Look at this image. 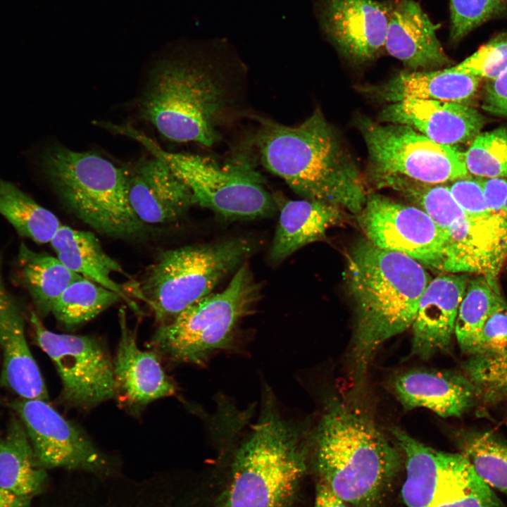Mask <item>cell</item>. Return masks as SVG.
Listing matches in <instances>:
<instances>
[{
  "label": "cell",
  "instance_id": "obj_3",
  "mask_svg": "<svg viewBox=\"0 0 507 507\" xmlns=\"http://www.w3.org/2000/svg\"><path fill=\"white\" fill-rule=\"evenodd\" d=\"M346 277L356 314L352 360L361 378L377 349L412 325L432 279L416 260L367 239L351 249Z\"/></svg>",
  "mask_w": 507,
  "mask_h": 507
},
{
  "label": "cell",
  "instance_id": "obj_31",
  "mask_svg": "<svg viewBox=\"0 0 507 507\" xmlns=\"http://www.w3.org/2000/svg\"><path fill=\"white\" fill-rule=\"evenodd\" d=\"M461 454L489 487L507 494V442L484 430H462L456 434Z\"/></svg>",
  "mask_w": 507,
  "mask_h": 507
},
{
  "label": "cell",
  "instance_id": "obj_2",
  "mask_svg": "<svg viewBox=\"0 0 507 507\" xmlns=\"http://www.w3.org/2000/svg\"><path fill=\"white\" fill-rule=\"evenodd\" d=\"M255 141L263 166L298 195L355 215L363 208L362 175L320 110L294 126L263 119Z\"/></svg>",
  "mask_w": 507,
  "mask_h": 507
},
{
  "label": "cell",
  "instance_id": "obj_1",
  "mask_svg": "<svg viewBox=\"0 0 507 507\" xmlns=\"http://www.w3.org/2000/svg\"><path fill=\"white\" fill-rule=\"evenodd\" d=\"M159 61L139 101L140 117L167 139L211 146L232 102L224 73L234 58L221 39L188 44Z\"/></svg>",
  "mask_w": 507,
  "mask_h": 507
},
{
  "label": "cell",
  "instance_id": "obj_41",
  "mask_svg": "<svg viewBox=\"0 0 507 507\" xmlns=\"http://www.w3.org/2000/svg\"><path fill=\"white\" fill-rule=\"evenodd\" d=\"M489 211L507 219V179L480 177Z\"/></svg>",
  "mask_w": 507,
  "mask_h": 507
},
{
  "label": "cell",
  "instance_id": "obj_38",
  "mask_svg": "<svg viewBox=\"0 0 507 507\" xmlns=\"http://www.w3.org/2000/svg\"><path fill=\"white\" fill-rule=\"evenodd\" d=\"M507 349V308L492 314L485 322L468 353L489 354Z\"/></svg>",
  "mask_w": 507,
  "mask_h": 507
},
{
  "label": "cell",
  "instance_id": "obj_15",
  "mask_svg": "<svg viewBox=\"0 0 507 507\" xmlns=\"http://www.w3.org/2000/svg\"><path fill=\"white\" fill-rule=\"evenodd\" d=\"M444 234L446 242L440 270L496 280L507 258V219L494 213L466 214Z\"/></svg>",
  "mask_w": 507,
  "mask_h": 507
},
{
  "label": "cell",
  "instance_id": "obj_7",
  "mask_svg": "<svg viewBox=\"0 0 507 507\" xmlns=\"http://www.w3.org/2000/svg\"><path fill=\"white\" fill-rule=\"evenodd\" d=\"M254 243L234 238L217 243L191 245L161 254L142 282L133 285L156 320L165 324L186 308L212 293L252 253Z\"/></svg>",
  "mask_w": 507,
  "mask_h": 507
},
{
  "label": "cell",
  "instance_id": "obj_43",
  "mask_svg": "<svg viewBox=\"0 0 507 507\" xmlns=\"http://www.w3.org/2000/svg\"><path fill=\"white\" fill-rule=\"evenodd\" d=\"M30 497L14 494L0 488V507H27Z\"/></svg>",
  "mask_w": 507,
  "mask_h": 507
},
{
  "label": "cell",
  "instance_id": "obj_44",
  "mask_svg": "<svg viewBox=\"0 0 507 507\" xmlns=\"http://www.w3.org/2000/svg\"><path fill=\"white\" fill-rule=\"evenodd\" d=\"M79 486H108V485H79ZM73 487H78V486H73ZM112 487V486H110Z\"/></svg>",
  "mask_w": 507,
  "mask_h": 507
},
{
  "label": "cell",
  "instance_id": "obj_40",
  "mask_svg": "<svg viewBox=\"0 0 507 507\" xmlns=\"http://www.w3.org/2000/svg\"><path fill=\"white\" fill-rule=\"evenodd\" d=\"M482 108L492 114L507 118V69L486 83Z\"/></svg>",
  "mask_w": 507,
  "mask_h": 507
},
{
  "label": "cell",
  "instance_id": "obj_29",
  "mask_svg": "<svg viewBox=\"0 0 507 507\" xmlns=\"http://www.w3.org/2000/svg\"><path fill=\"white\" fill-rule=\"evenodd\" d=\"M507 308L496 280L479 275L468 280L461 301L454 334L464 353L468 354L472 344L488 318Z\"/></svg>",
  "mask_w": 507,
  "mask_h": 507
},
{
  "label": "cell",
  "instance_id": "obj_11",
  "mask_svg": "<svg viewBox=\"0 0 507 507\" xmlns=\"http://www.w3.org/2000/svg\"><path fill=\"white\" fill-rule=\"evenodd\" d=\"M30 323L37 344L56 367L62 382L61 397L66 403L88 409L115 396L113 363L99 340L54 333L35 312Z\"/></svg>",
  "mask_w": 507,
  "mask_h": 507
},
{
  "label": "cell",
  "instance_id": "obj_21",
  "mask_svg": "<svg viewBox=\"0 0 507 507\" xmlns=\"http://www.w3.org/2000/svg\"><path fill=\"white\" fill-rule=\"evenodd\" d=\"M394 391L406 409L425 408L444 418L461 416L479 399L465 375L451 371L417 370L403 373L396 379Z\"/></svg>",
  "mask_w": 507,
  "mask_h": 507
},
{
  "label": "cell",
  "instance_id": "obj_20",
  "mask_svg": "<svg viewBox=\"0 0 507 507\" xmlns=\"http://www.w3.org/2000/svg\"><path fill=\"white\" fill-rule=\"evenodd\" d=\"M468 280L465 275L454 273L431 280L411 325L412 354L426 359L449 347Z\"/></svg>",
  "mask_w": 507,
  "mask_h": 507
},
{
  "label": "cell",
  "instance_id": "obj_30",
  "mask_svg": "<svg viewBox=\"0 0 507 507\" xmlns=\"http://www.w3.org/2000/svg\"><path fill=\"white\" fill-rule=\"evenodd\" d=\"M0 214L23 237L38 244L50 242L62 225L49 210L13 183L0 179Z\"/></svg>",
  "mask_w": 507,
  "mask_h": 507
},
{
  "label": "cell",
  "instance_id": "obj_8",
  "mask_svg": "<svg viewBox=\"0 0 507 507\" xmlns=\"http://www.w3.org/2000/svg\"><path fill=\"white\" fill-rule=\"evenodd\" d=\"M261 290L243 263L223 291L209 294L160 325L151 345L158 355L174 361L202 363L214 350L227 346L238 322L258 301Z\"/></svg>",
  "mask_w": 507,
  "mask_h": 507
},
{
  "label": "cell",
  "instance_id": "obj_42",
  "mask_svg": "<svg viewBox=\"0 0 507 507\" xmlns=\"http://www.w3.org/2000/svg\"><path fill=\"white\" fill-rule=\"evenodd\" d=\"M313 507H347L345 502L336 496L325 484L317 487Z\"/></svg>",
  "mask_w": 507,
  "mask_h": 507
},
{
  "label": "cell",
  "instance_id": "obj_24",
  "mask_svg": "<svg viewBox=\"0 0 507 507\" xmlns=\"http://www.w3.org/2000/svg\"><path fill=\"white\" fill-rule=\"evenodd\" d=\"M480 80L451 66L441 70L401 72L381 84L368 87L367 92L389 104L416 99L467 105L476 95Z\"/></svg>",
  "mask_w": 507,
  "mask_h": 507
},
{
  "label": "cell",
  "instance_id": "obj_35",
  "mask_svg": "<svg viewBox=\"0 0 507 507\" xmlns=\"http://www.w3.org/2000/svg\"><path fill=\"white\" fill-rule=\"evenodd\" d=\"M463 368L479 398L489 402L507 401V349L495 353L470 356Z\"/></svg>",
  "mask_w": 507,
  "mask_h": 507
},
{
  "label": "cell",
  "instance_id": "obj_32",
  "mask_svg": "<svg viewBox=\"0 0 507 507\" xmlns=\"http://www.w3.org/2000/svg\"><path fill=\"white\" fill-rule=\"evenodd\" d=\"M120 300L117 293L81 277L64 291L51 313L61 325L73 329Z\"/></svg>",
  "mask_w": 507,
  "mask_h": 507
},
{
  "label": "cell",
  "instance_id": "obj_37",
  "mask_svg": "<svg viewBox=\"0 0 507 507\" xmlns=\"http://www.w3.org/2000/svg\"><path fill=\"white\" fill-rule=\"evenodd\" d=\"M453 67L480 79L492 80L498 77L507 69V31L494 36Z\"/></svg>",
  "mask_w": 507,
  "mask_h": 507
},
{
  "label": "cell",
  "instance_id": "obj_22",
  "mask_svg": "<svg viewBox=\"0 0 507 507\" xmlns=\"http://www.w3.org/2000/svg\"><path fill=\"white\" fill-rule=\"evenodd\" d=\"M0 349L2 383L20 399L46 401V387L28 346L23 316L1 285Z\"/></svg>",
  "mask_w": 507,
  "mask_h": 507
},
{
  "label": "cell",
  "instance_id": "obj_36",
  "mask_svg": "<svg viewBox=\"0 0 507 507\" xmlns=\"http://www.w3.org/2000/svg\"><path fill=\"white\" fill-rule=\"evenodd\" d=\"M449 41L456 44L483 23L507 17L505 0H449Z\"/></svg>",
  "mask_w": 507,
  "mask_h": 507
},
{
  "label": "cell",
  "instance_id": "obj_28",
  "mask_svg": "<svg viewBox=\"0 0 507 507\" xmlns=\"http://www.w3.org/2000/svg\"><path fill=\"white\" fill-rule=\"evenodd\" d=\"M18 259L23 282L42 315L51 313L68 287L82 277L57 257L35 252L24 243L20 246Z\"/></svg>",
  "mask_w": 507,
  "mask_h": 507
},
{
  "label": "cell",
  "instance_id": "obj_17",
  "mask_svg": "<svg viewBox=\"0 0 507 507\" xmlns=\"http://www.w3.org/2000/svg\"><path fill=\"white\" fill-rule=\"evenodd\" d=\"M379 118L386 123L409 126L437 143L449 146L472 141L484 124V116L472 107L430 99L389 104Z\"/></svg>",
  "mask_w": 507,
  "mask_h": 507
},
{
  "label": "cell",
  "instance_id": "obj_10",
  "mask_svg": "<svg viewBox=\"0 0 507 507\" xmlns=\"http://www.w3.org/2000/svg\"><path fill=\"white\" fill-rule=\"evenodd\" d=\"M373 181L401 177L426 184H444L470 176L465 152L437 143L412 127L358 119Z\"/></svg>",
  "mask_w": 507,
  "mask_h": 507
},
{
  "label": "cell",
  "instance_id": "obj_26",
  "mask_svg": "<svg viewBox=\"0 0 507 507\" xmlns=\"http://www.w3.org/2000/svg\"><path fill=\"white\" fill-rule=\"evenodd\" d=\"M59 261L68 269L119 294L133 310L137 306L111 275L123 272L120 264L103 249L92 232L61 225L50 242Z\"/></svg>",
  "mask_w": 507,
  "mask_h": 507
},
{
  "label": "cell",
  "instance_id": "obj_6",
  "mask_svg": "<svg viewBox=\"0 0 507 507\" xmlns=\"http://www.w3.org/2000/svg\"><path fill=\"white\" fill-rule=\"evenodd\" d=\"M221 507H287L306 470L293 433L270 413L237 450Z\"/></svg>",
  "mask_w": 507,
  "mask_h": 507
},
{
  "label": "cell",
  "instance_id": "obj_18",
  "mask_svg": "<svg viewBox=\"0 0 507 507\" xmlns=\"http://www.w3.org/2000/svg\"><path fill=\"white\" fill-rule=\"evenodd\" d=\"M388 22L384 49L404 65L430 70L447 65L450 59L437 36L435 24L414 0L386 1Z\"/></svg>",
  "mask_w": 507,
  "mask_h": 507
},
{
  "label": "cell",
  "instance_id": "obj_16",
  "mask_svg": "<svg viewBox=\"0 0 507 507\" xmlns=\"http://www.w3.org/2000/svg\"><path fill=\"white\" fill-rule=\"evenodd\" d=\"M125 171L130 203L145 225L175 223L195 204L187 186L156 156L143 158Z\"/></svg>",
  "mask_w": 507,
  "mask_h": 507
},
{
  "label": "cell",
  "instance_id": "obj_34",
  "mask_svg": "<svg viewBox=\"0 0 507 507\" xmlns=\"http://www.w3.org/2000/svg\"><path fill=\"white\" fill-rule=\"evenodd\" d=\"M469 174L507 179V128L480 132L465 152Z\"/></svg>",
  "mask_w": 507,
  "mask_h": 507
},
{
  "label": "cell",
  "instance_id": "obj_4",
  "mask_svg": "<svg viewBox=\"0 0 507 507\" xmlns=\"http://www.w3.org/2000/svg\"><path fill=\"white\" fill-rule=\"evenodd\" d=\"M321 482L345 503H373L396 472L399 453L361 409L336 400L316 432Z\"/></svg>",
  "mask_w": 507,
  "mask_h": 507
},
{
  "label": "cell",
  "instance_id": "obj_27",
  "mask_svg": "<svg viewBox=\"0 0 507 507\" xmlns=\"http://www.w3.org/2000/svg\"><path fill=\"white\" fill-rule=\"evenodd\" d=\"M46 472L36 458L20 420H14L0 438V488L32 497L43 488Z\"/></svg>",
  "mask_w": 507,
  "mask_h": 507
},
{
  "label": "cell",
  "instance_id": "obj_33",
  "mask_svg": "<svg viewBox=\"0 0 507 507\" xmlns=\"http://www.w3.org/2000/svg\"><path fill=\"white\" fill-rule=\"evenodd\" d=\"M432 507H501V504L463 456Z\"/></svg>",
  "mask_w": 507,
  "mask_h": 507
},
{
  "label": "cell",
  "instance_id": "obj_39",
  "mask_svg": "<svg viewBox=\"0 0 507 507\" xmlns=\"http://www.w3.org/2000/svg\"><path fill=\"white\" fill-rule=\"evenodd\" d=\"M449 189L467 215L482 216L492 213L487 207L480 177L458 179L453 182Z\"/></svg>",
  "mask_w": 507,
  "mask_h": 507
},
{
  "label": "cell",
  "instance_id": "obj_13",
  "mask_svg": "<svg viewBox=\"0 0 507 507\" xmlns=\"http://www.w3.org/2000/svg\"><path fill=\"white\" fill-rule=\"evenodd\" d=\"M356 215L366 239L376 246L439 270L446 237L421 208L373 194Z\"/></svg>",
  "mask_w": 507,
  "mask_h": 507
},
{
  "label": "cell",
  "instance_id": "obj_23",
  "mask_svg": "<svg viewBox=\"0 0 507 507\" xmlns=\"http://www.w3.org/2000/svg\"><path fill=\"white\" fill-rule=\"evenodd\" d=\"M279 220L270 250L274 262L284 260L301 248L325 237L343 220V210L323 201L292 200L273 196Z\"/></svg>",
  "mask_w": 507,
  "mask_h": 507
},
{
  "label": "cell",
  "instance_id": "obj_14",
  "mask_svg": "<svg viewBox=\"0 0 507 507\" xmlns=\"http://www.w3.org/2000/svg\"><path fill=\"white\" fill-rule=\"evenodd\" d=\"M313 6L322 33L348 61L365 63L384 49L386 1L313 0Z\"/></svg>",
  "mask_w": 507,
  "mask_h": 507
},
{
  "label": "cell",
  "instance_id": "obj_12",
  "mask_svg": "<svg viewBox=\"0 0 507 507\" xmlns=\"http://www.w3.org/2000/svg\"><path fill=\"white\" fill-rule=\"evenodd\" d=\"M13 407L44 469L63 468L100 477L118 475L111 458L46 401L20 399Z\"/></svg>",
  "mask_w": 507,
  "mask_h": 507
},
{
  "label": "cell",
  "instance_id": "obj_19",
  "mask_svg": "<svg viewBox=\"0 0 507 507\" xmlns=\"http://www.w3.org/2000/svg\"><path fill=\"white\" fill-rule=\"evenodd\" d=\"M118 315L120 336L113 361L115 395L135 408L174 394L175 385L156 353L139 348L137 330L129 327L125 308H120Z\"/></svg>",
  "mask_w": 507,
  "mask_h": 507
},
{
  "label": "cell",
  "instance_id": "obj_25",
  "mask_svg": "<svg viewBox=\"0 0 507 507\" xmlns=\"http://www.w3.org/2000/svg\"><path fill=\"white\" fill-rule=\"evenodd\" d=\"M392 433L406 456L401 492L406 507H432L462 454L437 451L399 429Z\"/></svg>",
  "mask_w": 507,
  "mask_h": 507
},
{
  "label": "cell",
  "instance_id": "obj_5",
  "mask_svg": "<svg viewBox=\"0 0 507 507\" xmlns=\"http://www.w3.org/2000/svg\"><path fill=\"white\" fill-rule=\"evenodd\" d=\"M42 165L63 204L94 230L128 240L145 235L146 225L129 201L125 168L94 152L61 146L44 153Z\"/></svg>",
  "mask_w": 507,
  "mask_h": 507
},
{
  "label": "cell",
  "instance_id": "obj_9",
  "mask_svg": "<svg viewBox=\"0 0 507 507\" xmlns=\"http://www.w3.org/2000/svg\"><path fill=\"white\" fill-rule=\"evenodd\" d=\"M119 132L141 142L153 155L163 159L187 186L196 204L225 219L263 218L277 208L261 175L247 162L221 165L203 156L165 151L130 127H120Z\"/></svg>",
  "mask_w": 507,
  "mask_h": 507
}]
</instances>
